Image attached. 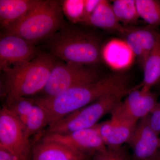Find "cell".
Wrapping results in <instances>:
<instances>
[{
	"mask_svg": "<svg viewBox=\"0 0 160 160\" xmlns=\"http://www.w3.org/2000/svg\"><path fill=\"white\" fill-rule=\"evenodd\" d=\"M42 139L63 143L89 156L107 148L95 126L67 134L47 135Z\"/></svg>",
	"mask_w": 160,
	"mask_h": 160,
	"instance_id": "11",
	"label": "cell"
},
{
	"mask_svg": "<svg viewBox=\"0 0 160 160\" xmlns=\"http://www.w3.org/2000/svg\"><path fill=\"white\" fill-rule=\"evenodd\" d=\"M35 103L32 98H22L14 100L9 105H6L14 113L24 129L26 119L31 112Z\"/></svg>",
	"mask_w": 160,
	"mask_h": 160,
	"instance_id": "24",
	"label": "cell"
},
{
	"mask_svg": "<svg viewBox=\"0 0 160 160\" xmlns=\"http://www.w3.org/2000/svg\"><path fill=\"white\" fill-rule=\"evenodd\" d=\"M128 84L126 75L114 73L102 78L94 83L71 88L56 96H42L33 100L46 111L49 127L64 117L106 95L128 88Z\"/></svg>",
	"mask_w": 160,
	"mask_h": 160,
	"instance_id": "1",
	"label": "cell"
},
{
	"mask_svg": "<svg viewBox=\"0 0 160 160\" xmlns=\"http://www.w3.org/2000/svg\"><path fill=\"white\" fill-rule=\"evenodd\" d=\"M88 26H94L106 30L116 32L120 35L124 26L118 20L112 5L108 1L101 0L96 9L90 16Z\"/></svg>",
	"mask_w": 160,
	"mask_h": 160,
	"instance_id": "15",
	"label": "cell"
},
{
	"mask_svg": "<svg viewBox=\"0 0 160 160\" xmlns=\"http://www.w3.org/2000/svg\"><path fill=\"white\" fill-rule=\"evenodd\" d=\"M156 93L149 91L132 89L123 102H121L111 112L112 115L125 118L138 122L148 116L157 105Z\"/></svg>",
	"mask_w": 160,
	"mask_h": 160,
	"instance_id": "9",
	"label": "cell"
},
{
	"mask_svg": "<svg viewBox=\"0 0 160 160\" xmlns=\"http://www.w3.org/2000/svg\"><path fill=\"white\" fill-rule=\"evenodd\" d=\"M150 124L158 134L160 133V100L153 111L150 114Z\"/></svg>",
	"mask_w": 160,
	"mask_h": 160,
	"instance_id": "27",
	"label": "cell"
},
{
	"mask_svg": "<svg viewBox=\"0 0 160 160\" xmlns=\"http://www.w3.org/2000/svg\"><path fill=\"white\" fill-rule=\"evenodd\" d=\"M121 35L123 37L125 43L130 49L133 55L138 58L139 64L142 67L143 61V50L136 27L124 26Z\"/></svg>",
	"mask_w": 160,
	"mask_h": 160,
	"instance_id": "23",
	"label": "cell"
},
{
	"mask_svg": "<svg viewBox=\"0 0 160 160\" xmlns=\"http://www.w3.org/2000/svg\"><path fill=\"white\" fill-rule=\"evenodd\" d=\"M49 53L66 62L93 65L102 58L100 41L95 35L66 23L47 40Z\"/></svg>",
	"mask_w": 160,
	"mask_h": 160,
	"instance_id": "3",
	"label": "cell"
},
{
	"mask_svg": "<svg viewBox=\"0 0 160 160\" xmlns=\"http://www.w3.org/2000/svg\"><path fill=\"white\" fill-rule=\"evenodd\" d=\"M97 70L85 66L57 60L42 92L52 97L74 87L94 83L102 78Z\"/></svg>",
	"mask_w": 160,
	"mask_h": 160,
	"instance_id": "6",
	"label": "cell"
},
{
	"mask_svg": "<svg viewBox=\"0 0 160 160\" xmlns=\"http://www.w3.org/2000/svg\"><path fill=\"white\" fill-rule=\"evenodd\" d=\"M132 89H122L112 92L64 117L45 131V135L65 134L80 129L92 128L103 116L111 112Z\"/></svg>",
	"mask_w": 160,
	"mask_h": 160,
	"instance_id": "5",
	"label": "cell"
},
{
	"mask_svg": "<svg viewBox=\"0 0 160 160\" xmlns=\"http://www.w3.org/2000/svg\"><path fill=\"white\" fill-rule=\"evenodd\" d=\"M115 14L124 26H132L139 18L136 0H116L112 4Z\"/></svg>",
	"mask_w": 160,
	"mask_h": 160,
	"instance_id": "18",
	"label": "cell"
},
{
	"mask_svg": "<svg viewBox=\"0 0 160 160\" xmlns=\"http://www.w3.org/2000/svg\"><path fill=\"white\" fill-rule=\"evenodd\" d=\"M92 160H130L121 147L116 149L107 148L104 151L93 156Z\"/></svg>",
	"mask_w": 160,
	"mask_h": 160,
	"instance_id": "25",
	"label": "cell"
},
{
	"mask_svg": "<svg viewBox=\"0 0 160 160\" xmlns=\"http://www.w3.org/2000/svg\"><path fill=\"white\" fill-rule=\"evenodd\" d=\"M0 148L13 160H32V149L23 126L6 105L0 111Z\"/></svg>",
	"mask_w": 160,
	"mask_h": 160,
	"instance_id": "7",
	"label": "cell"
},
{
	"mask_svg": "<svg viewBox=\"0 0 160 160\" xmlns=\"http://www.w3.org/2000/svg\"><path fill=\"white\" fill-rule=\"evenodd\" d=\"M132 52L125 42L113 41L108 43L102 50V56L109 65L116 69L124 68L129 65L131 59L121 56L119 55Z\"/></svg>",
	"mask_w": 160,
	"mask_h": 160,
	"instance_id": "17",
	"label": "cell"
},
{
	"mask_svg": "<svg viewBox=\"0 0 160 160\" xmlns=\"http://www.w3.org/2000/svg\"><path fill=\"white\" fill-rule=\"evenodd\" d=\"M136 3L140 18L149 26H160V1L136 0Z\"/></svg>",
	"mask_w": 160,
	"mask_h": 160,
	"instance_id": "20",
	"label": "cell"
},
{
	"mask_svg": "<svg viewBox=\"0 0 160 160\" xmlns=\"http://www.w3.org/2000/svg\"><path fill=\"white\" fill-rule=\"evenodd\" d=\"M63 15L60 2L39 1L22 19L1 33L17 36L35 45L48 40L65 25Z\"/></svg>",
	"mask_w": 160,
	"mask_h": 160,
	"instance_id": "4",
	"label": "cell"
},
{
	"mask_svg": "<svg viewBox=\"0 0 160 160\" xmlns=\"http://www.w3.org/2000/svg\"><path fill=\"white\" fill-rule=\"evenodd\" d=\"M132 120L112 115L101 129L102 139L107 148L116 149L129 143L137 124Z\"/></svg>",
	"mask_w": 160,
	"mask_h": 160,
	"instance_id": "12",
	"label": "cell"
},
{
	"mask_svg": "<svg viewBox=\"0 0 160 160\" xmlns=\"http://www.w3.org/2000/svg\"><path fill=\"white\" fill-rule=\"evenodd\" d=\"M60 3L63 14L72 23H83L85 0H64Z\"/></svg>",
	"mask_w": 160,
	"mask_h": 160,
	"instance_id": "22",
	"label": "cell"
},
{
	"mask_svg": "<svg viewBox=\"0 0 160 160\" xmlns=\"http://www.w3.org/2000/svg\"><path fill=\"white\" fill-rule=\"evenodd\" d=\"M143 69L144 78L140 87L143 91H150L152 86L160 83V36Z\"/></svg>",
	"mask_w": 160,
	"mask_h": 160,
	"instance_id": "16",
	"label": "cell"
},
{
	"mask_svg": "<svg viewBox=\"0 0 160 160\" xmlns=\"http://www.w3.org/2000/svg\"><path fill=\"white\" fill-rule=\"evenodd\" d=\"M41 52L35 45L22 38L14 35L1 34V71L30 62Z\"/></svg>",
	"mask_w": 160,
	"mask_h": 160,
	"instance_id": "8",
	"label": "cell"
},
{
	"mask_svg": "<svg viewBox=\"0 0 160 160\" xmlns=\"http://www.w3.org/2000/svg\"><path fill=\"white\" fill-rule=\"evenodd\" d=\"M57 60L49 52H41L30 62L2 71L1 85L6 105L42 92Z\"/></svg>",
	"mask_w": 160,
	"mask_h": 160,
	"instance_id": "2",
	"label": "cell"
},
{
	"mask_svg": "<svg viewBox=\"0 0 160 160\" xmlns=\"http://www.w3.org/2000/svg\"><path fill=\"white\" fill-rule=\"evenodd\" d=\"M101 1V0H85L83 24L88 25L90 16L96 9Z\"/></svg>",
	"mask_w": 160,
	"mask_h": 160,
	"instance_id": "26",
	"label": "cell"
},
{
	"mask_svg": "<svg viewBox=\"0 0 160 160\" xmlns=\"http://www.w3.org/2000/svg\"><path fill=\"white\" fill-rule=\"evenodd\" d=\"M152 160H160V152H158L157 154Z\"/></svg>",
	"mask_w": 160,
	"mask_h": 160,
	"instance_id": "29",
	"label": "cell"
},
{
	"mask_svg": "<svg viewBox=\"0 0 160 160\" xmlns=\"http://www.w3.org/2000/svg\"><path fill=\"white\" fill-rule=\"evenodd\" d=\"M47 126H48L47 113L42 107L35 103L24 126L26 138L29 140L30 137L41 132Z\"/></svg>",
	"mask_w": 160,
	"mask_h": 160,
	"instance_id": "19",
	"label": "cell"
},
{
	"mask_svg": "<svg viewBox=\"0 0 160 160\" xmlns=\"http://www.w3.org/2000/svg\"><path fill=\"white\" fill-rule=\"evenodd\" d=\"M150 115L138 122L129 144L134 160H152L160 148L158 134L152 128Z\"/></svg>",
	"mask_w": 160,
	"mask_h": 160,
	"instance_id": "10",
	"label": "cell"
},
{
	"mask_svg": "<svg viewBox=\"0 0 160 160\" xmlns=\"http://www.w3.org/2000/svg\"><path fill=\"white\" fill-rule=\"evenodd\" d=\"M156 28L149 25L143 27H136L142 47V68L160 36V32Z\"/></svg>",
	"mask_w": 160,
	"mask_h": 160,
	"instance_id": "21",
	"label": "cell"
},
{
	"mask_svg": "<svg viewBox=\"0 0 160 160\" xmlns=\"http://www.w3.org/2000/svg\"><path fill=\"white\" fill-rule=\"evenodd\" d=\"M0 160H13L7 152L0 148Z\"/></svg>",
	"mask_w": 160,
	"mask_h": 160,
	"instance_id": "28",
	"label": "cell"
},
{
	"mask_svg": "<svg viewBox=\"0 0 160 160\" xmlns=\"http://www.w3.org/2000/svg\"><path fill=\"white\" fill-rule=\"evenodd\" d=\"M39 0H0V25L2 29L22 19Z\"/></svg>",
	"mask_w": 160,
	"mask_h": 160,
	"instance_id": "14",
	"label": "cell"
},
{
	"mask_svg": "<svg viewBox=\"0 0 160 160\" xmlns=\"http://www.w3.org/2000/svg\"><path fill=\"white\" fill-rule=\"evenodd\" d=\"M89 157L66 144L42 138L32 148L31 160H89Z\"/></svg>",
	"mask_w": 160,
	"mask_h": 160,
	"instance_id": "13",
	"label": "cell"
}]
</instances>
